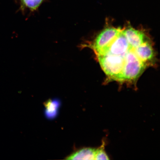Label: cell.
<instances>
[{"mask_svg":"<svg viewBox=\"0 0 160 160\" xmlns=\"http://www.w3.org/2000/svg\"><path fill=\"white\" fill-rule=\"evenodd\" d=\"M135 48L132 47L126 55L121 83L135 84L147 66L138 57Z\"/></svg>","mask_w":160,"mask_h":160,"instance_id":"cell-1","label":"cell"},{"mask_svg":"<svg viewBox=\"0 0 160 160\" xmlns=\"http://www.w3.org/2000/svg\"><path fill=\"white\" fill-rule=\"evenodd\" d=\"M121 29L108 27L103 30L97 36L91 47L96 53L104 48L118 34Z\"/></svg>","mask_w":160,"mask_h":160,"instance_id":"cell-2","label":"cell"},{"mask_svg":"<svg viewBox=\"0 0 160 160\" xmlns=\"http://www.w3.org/2000/svg\"><path fill=\"white\" fill-rule=\"evenodd\" d=\"M122 30L128 42L134 48L139 47L147 41L144 33L139 30L131 27H128Z\"/></svg>","mask_w":160,"mask_h":160,"instance_id":"cell-3","label":"cell"},{"mask_svg":"<svg viewBox=\"0 0 160 160\" xmlns=\"http://www.w3.org/2000/svg\"><path fill=\"white\" fill-rule=\"evenodd\" d=\"M135 52L139 59L147 66L149 65L154 58L153 48L151 42L148 41L135 48Z\"/></svg>","mask_w":160,"mask_h":160,"instance_id":"cell-4","label":"cell"},{"mask_svg":"<svg viewBox=\"0 0 160 160\" xmlns=\"http://www.w3.org/2000/svg\"><path fill=\"white\" fill-rule=\"evenodd\" d=\"M96 149L84 148L75 152L67 157L68 160H95Z\"/></svg>","mask_w":160,"mask_h":160,"instance_id":"cell-5","label":"cell"},{"mask_svg":"<svg viewBox=\"0 0 160 160\" xmlns=\"http://www.w3.org/2000/svg\"><path fill=\"white\" fill-rule=\"evenodd\" d=\"M45 0H20V10L24 12L28 9L31 12H35L38 9Z\"/></svg>","mask_w":160,"mask_h":160,"instance_id":"cell-6","label":"cell"},{"mask_svg":"<svg viewBox=\"0 0 160 160\" xmlns=\"http://www.w3.org/2000/svg\"><path fill=\"white\" fill-rule=\"evenodd\" d=\"M59 102L56 100H49L45 103L46 115L48 118H54L57 115Z\"/></svg>","mask_w":160,"mask_h":160,"instance_id":"cell-7","label":"cell"},{"mask_svg":"<svg viewBox=\"0 0 160 160\" xmlns=\"http://www.w3.org/2000/svg\"><path fill=\"white\" fill-rule=\"evenodd\" d=\"M105 142H103L101 147L96 149L95 160L109 159V156L105 150Z\"/></svg>","mask_w":160,"mask_h":160,"instance_id":"cell-8","label":"cell"}]
</instances>
